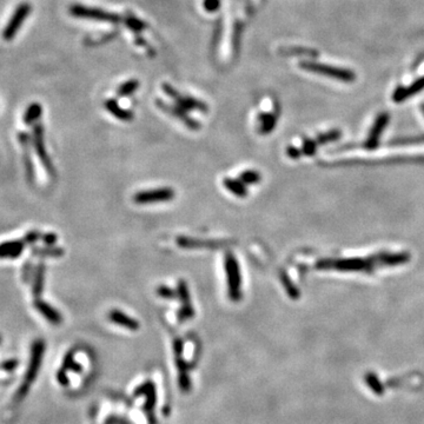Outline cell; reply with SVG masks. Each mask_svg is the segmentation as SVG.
<instances>
[{
    "label": "cell",
    "instance_id": "5b68a950",
    "mask_svg": "<svg viewBox=\"0 0 424 424\" xmlns=\"http://www.w3.org/2000/svg\"><path fill=\"white\" fill-rule=\"evenodd\" d=\"M300 69L306 70L310 72H316V73L324 74L326 77L335 78V79L342 80V82H353L355 80V73L350 70L347 69H339L335 68V66H329L325 64L314 63V61H303L300 64Z\"/></svg>",
    "mask_w": 424,
    "mask_h": 424
},
{
    "label": "cell",
    "instance_id": "8fae6325",
    "mask_svg": "<svg viewBox=\"0 0 424 424\" xmlns=\"http://www.w3.org/2000/svg\"><path fill=\"white\" fill-rule=\"evenodd\" d=\"M177 245L183 249H222L227 247L228 243L224 241H205V239L191 238V237H178L176 239Z\"/></svg>",
    "mask_w": 424,
    "mask_h": 424
},
{
    "label": "cell",
    "instance_id": "83f0119b",
    "mask_svg": "<svg viewBox=\"0 0 424 424\" xmlns=\"http://www.w3.org/2000/svg\"><path fill=\"white\" fill-rule=\"evenodd\" d=\"M238 179L244 183L245 185H253V184H258L261 182L262 176L258 171H255V170H247V171L242 172L239 175Z\"/></svg>",
    "mask_w": 424,
    "mask_h": 424
},
{
    "label": "cell",
    "instance_id": "e575fe53",
    "mask_svg": "<svg viewBox=\"0 0 424 424\" xmlns=\"http://www.w3.org/2000/svg\"><path fill=\"white\" fill-rule=\"evenodd\" d=\"M157 295L165 300H175L177 297V291L166 285H160L157 288Z\"/></svg>",
    "mask_w": 424,
    "mask_h": 424
},
{
    "label": "cell",
    "instance_id": "9c48e42d",
    "mask_svg": "<svg viewBox=\"0 0 424 424\" xmlns=\"http://www.w3.org/2000/svg\"><path fill=\"white\" fill-rule=\"evenodd\" d=\"M156 104H157L158 107L161 108L164 112L171 114V116L175 117L176 119H178V121L182 122L186 127H189L190 130H199L200 129L199 123H198L197 121H194L192 117H190L189 113H186L185 110L180 107V106H178L177 104H167V103L163 102V100H159V99L156 100Z\"/></svg>",
    "mask_w": 424,
    "mask_h": 424
},
{
    "label": "cell",
    "instance_id": "f1b7e54d",
    "mask_svg": "<svg viewBox=\"0 0 424 424\" xmlns=\"http://www.w3.org/2000/svg\"><path fill=\"white\" fill-rule=\"evenodd\" d=\"M125 25H126L127 27L131 31H133V32H141V31L146 29V24L144 23L143 20H141V19H138L137 17H135L133 15H127L124 18Z\"/></svg>",
    "mask_w": 424,
    "mask_h": 424
},
{
    "label": "cell",
    "instance_id": "3957f363",
    "mask_svg": "<svg viewBox=\"0 0 424 424\" xmlns=\"http://www.w3.org/2000/svg\"><path fill=\"white\" fill-rule=\"evenodd\" d=\"M225 271L228 277V294L232 302H238L242 297V277L238 262L232 252L225 255Z\"/></svg>",
    "mask_w": 424,
    "mask_h": 424
},
{
    "label": "cell",
    "instance_id": "ffe728a7",
    "mask_svg": "<svg viewBox=\"0 0 424 424\" xmlns=\"http://www.w3.org/2000/svg\"><path fill=\"white\" fill-rule=\"evenodd\" d=\"M223 185L224 188L233 194L235 196L239 198H244L247 196V189L244 183L239 179H233V178H224L223 180Z\"/></svg>",
    "mask_w": 424,
    "mask_h": 424
},
{
    "label": "cell",
    "instance_id": "4fadbf2b",
    "mask_svg": "<svg viewBox=\"0 0 424 424\" xmlns=\"http://www.w3.org/2000/svg\"><path fill=\"white\" fill-rule=\"evenodd\" d=\"M369 261L373 265L377 263L387 266H396L406 263L410 261L409 252H400V253H377L375 256L369 257Z\"/></svg>",
    "mask_w": 424,
    "mask_h": 424
},
{
    "label": "cell",
    "instance_id": "ab89813d",
    "mask_svg": "<svg viewBox=\"0 0 424 424\" xmlns=\"http://www.w3.org/2000/svg\"><path fill=\"white\" fill-rule=\"evenodd\" d=\"M41 239H43V242L45 243L47 247H52V245L57 243L58 236L54 235V233H45V235L41 236Z\"/></svg>",
    "mask_w": 424,
    "mask_h": 424
},
{
    "label": "cell",
    "instance_id": "484cf974",
    "mask_svg": "<svg viewBox=\"0 0 424 424\" xmlns=\"http://www.w3.org/2000/svg\"><path fill=\"white\" fill-rule=\"evenodd\" d=\"M281 280H282V283H283L284 289H285L286 294L289 295V297L292 298V300H297V298L300 297V290H298L297 286L292 283L289 276L286 275L285 272H281Z\"/></svg>",
    "mask_w": 424,
    "mask_h": 424
},
{
    "label": "cell",
    "instance_id": "f35d334b",
    "mask_svg": "<svg viewBox=\"0 0 424 424\" xmlns=\"http://www.w3.org/2000/svg\"><path fill=\"white\" fill-rule=\"evenodd\" d=\"M286 155H288L291 159H298L302 157L303 152H302V149H298V147H295V146H289L288 149H286Z\"/></svg>",
    "mask_w": 424,
    "mask_h": 424
},
{
    "label": "cell",
    "instance_id": "d6986e66",
    "mask_svg": "<svg viewBox=\"0 0 424 424\" xmlns=\"http://www.w3.org/2000/svg\"><path fill=\"white\" fill-rule=\"evenodd\" d=\"M259 121V133L261 135H269L277 124V114L276 113H261L258 118Z\"/></svg>",
    "mask_w": 424,
    "mask_h": 424
},
{
    "label": "cell",
    "instance_id": "277c9868",
    "mask_svg": "<svg viewBox=\"0 0 424 424\" xmlns=\"http://www.w3.org/2000/svg\"><path fill=\"white\" fill-rule=\"evenodd\" d=\"M70 13L73 17L78 18L90 19V20L103 21V23H110V24H118L122 20L121 16L117 13L107 12V11L100 10V8H93L88 6H84L80 4H74L70 7Z\"/></svg>",
    "mask_w": 424,
    "mask_h": 424
},
{
    "label": "cell",
    "instance_id": "f546056e",
    "mask_svg": "<svg viewBox=\"0 0 424 424\" xmlns=\"http://www.w3.org/2000/svg\"><path fill=\"white\" fill-rule=\"evenodd\" d=\"M177 297L179 298V300L183 304H191V298H190V291L189 286L186 284L185 281L180 280L177 284Z\"/></svg>",
    "mask_w": 424,
    "mask_h": 424
},
{
    "label": "cell",
    "instance_id": "5bb4252c",
    "mask_svg": "<svg viewBox=\"0 0 424 424\" xmlns=\"http://www.w3.org/2000/svg\"><path fill=\"white\" fill-rule=\"evenodd\" d=\"M423 88H424V77H421L420 79H417L416 82L412 83L411 85L408 86V88L400 86V88H396L394 94H392V99H394V102L401 103L403 102V100L408 99L410 97L417 94L418 92L422 91Z\"/></svg>",
    "mask_w": 424,
    "mask_h": 424
},
{
    "label": "cell",
    "instance_id": "4316f807",
    "mask_svg": "<svg viewBox=\"0 0 424 424\" xmlns=\"http://www.w3.org/2000/svg\"><path fill=\"white\" fill-rule=\"evenodd\" d=\"M138 88H139L138 80L136 79L127 80V82H125L124 84H122V85L119 86L118 90H117V94H118L119 97L131 96V94H133L137 90H138Z\"/></svg>",
    "mask_w": 424,
    "mask_h": 424
},
{
    "label": "cell",
    "instance_id": "44dd1931",
    "mask_svg": "<svg viewBox=\"0 0 424 424\" xmlns=\"http://www.w3.org/2000/svg\"><path fill=\"white\" fill-rule=\"evenodd\" d=\"M19 141H20L21 145L24 147V159H25V167H26V174L27 178L31 183L35 179V172H33V165L32 161H31L30 157V150H29V136L26 133H20L19 135Z\"/></svg>",
    "mask_w": 424,
    "mask_h": 424
},
{
    "label": "cell",
    "instance_id": "74e56055",
    "mask_svg": "<svg viewBox=\"0 0 424 424\" xmlns=\"http://www.w3.org/2000/svg\"><path fill=\"white\" fill-rule=\"evenodd\" d=\"M220 6V0H204V8L208 12H216Z\"/></svg>",
    "mask_w": 424,
    "mask_h": 424
},
{
    "label": "cell",
    "instance_id": "7a4b0ae2",
    "mask_svg": "<svg viewBox=\"0 0 424 424\" xmlns=\"http://www.w3.org/2000/svg\"><path fill=\"white\" fill-rule=\"evenodd\" d=\"M373 265L369 259L343 258V259H323L317 262V269H336L339 271H368L371 272Z\"/></svg>",
    "mask_w": 424,
    "mask_h": 424
},
{
    "label": "cell",
    "instance_id": "7402d4cb",
    "mask_svg": "<svg viewBox=\"0 0 424 424\" xmlns=\"http://www.w3.org/2000/svg\"><path fill=\"white\" fill-rule=\"evenodd\" d=\"M44 280H45V265L39 263L35 272V282H33V296L35 300H39L44 289Z\"/></svg>",
    "mask_w": 424,
    "mask_h": 424
},
{
    "label": "cell",
    "instance_id": "b9f144b4",
    "mask_svg": "<svg viewBox=\"0 0 424 424\" xmlns=\"http://www.w3.org/2000/svg\"><path fill=\"white\" fill-rule=\"evenodd\" d=\"M284 53V54H295V53H306V54H314L316 55L317 53L315 51H311V50H303L300 49V47H298V49H288V50H283L282 51Z\"/></svg>",
    "mask_w": 424,
    "mask_h": 424
},
{
    "label": "cell",
    "instance_id": "7c38bea8",
    "mask_svg": "<svg viewBox=\"0 0 424 424\" xmlns=\"http://www.w3.org/2000/svg\"><path fill=\"white\" fill-rule=\"evenodd\" d=\"M388 123H389V114L387 112L381 113L377 118H376L372 127H371L369 137H368V139L365 141V144H364V146L367 147L368 150H375L376 147L378 146L379 138H381L382 133H383V130L387 127Z\"/></svg>",
    "mask_w": 424,
    "mask_h": 424
},
{
    "label": "cell",
    "instance_id": "8d00e7d4",
    "mask_svg": "<svg viewBox=\"0 0 424 424\" xmlns=\"http://www.w3.org/2000/svg\"><path fill=\"white\" fill-rule=\"evenodd\" d=\"M19 362L17 361V359H7V361H5L4 363L0 365V369L7 371V372H11V371L16 370L17 367H18Z\"/></svg>",
    "mask_w": 424,
    "mask_h": 424
},
{
    "label": "cell",
    "instance_id": "2e32d148",
    "mask_svg": "<svg viewBox=\"0 0 424 424\" xmlns=\"http://www.w3.org/2000/svg\"><path fill=\"white\" fill-rule=\"evenodd\" d=\"M35 309L40 312V315H43V316L45 317L51 324L53 325L61 324V322H63V317H61L59 312L55 310L54 308H52L50 304H47L46 302H43V300H35Z\"/></svg>",
    "mask_w": 424,
    "mask_h": 424
},
{
    "label": "cell",
    "instance_id": "ac0fdd59",
    "mask_svg": "<svg viewBox=\"0 0 424 424\" xmlns=\"http://www.w3.org/2000/svg\"><path fill=\"white\" fill-rule=\"evenodd\" d=\"M105 108L108 111L113 117H116L119 121L124 122H130L133 119V113L129 110H125L119 106L117 100L114 99H108L105 102Z\"/></svg>",
    "mask_w": 424,
    "mask_h": 424
},
{
    "label": "cell",
    "instance_id": "7bdbcfd3",
    "mask_svg": "<svg viewBox=\"0 0 424 424\" xmlns=\"http://www.w3.org/2000/svg\"><path fill=\"white\" fill-rule=\"evenodd\" d=\"M421 108H422V111H423V114H424V104L421 106Z\"/></svg>",
    "mask_w": 424,
    "mask_h": 424
},
{
    "label": "cell",
    "instance_id": "6da1fadb",
    "mask_svg": "<svg viewBox=\"0 0 424 424\" xmlns=\"http://www.w3.org/2000/svg\"><path fill=\"white\" fill-rule=\"evenodd\" d=\"M44 353H45V342H44L43 339H37V341H35V343L32 344V348H31L30 363L27 365V370L26 372H25L24 381L16 392V396H15L16 402H21L25 397H26V395L29 394L30 388L32 386L33 382L35 381V377H37L39 369H40Z\"/></svg>",
    "mask_w": 424,
    "mask_h": 424
},
{
    "label": "cell",
    "instance_id": "4dcf8cb0",
    "mask_svg": "<svg viewBox=\"0 0 424 424\" xmlns=\"http://www.w3.org/2000/svg\"><path fill=\"white\" fill-rule=\"evenodd\" d=\"M342 137L341 131L338 130H333V131H329V132L322 133V135H318L316 138L317 144L319 145H324L328 143H331V141H337V139H339Z\"/></svg>",
    "mask_w": 424,
    "mask_h": 424
},
{
    "label": "cell",
    "instance_id": "836d02e7",
    "mask_svg": "<svg viewBox=\"0 0 424 424\" xmlns=\"http://www.w3.org/2000/svg\"><path fill=\"white\" fill-rule=\"evenodd\" d=\"M317 141H312V139L305 138L303 141L302 152L304 156H314L317 151Z\"/></svg>",
    "mask_w": 424,
    "mask_h": 424
},
{
    "label": "cell",
    "instance_id": "603a6c76",
    "mask_svg": "<svg viewBox=\"0 0 424 424\" xmlns=\"http://www.w3.org/2000/svg\"><path fill=\"white\" fill-rule=\"evenodd\" d=\"M41 112H43V108L39 103H32L29 107L26 108V112L24 114V122L26 125H31L33 123L39 121V118L41 117Z\"/></svg>",
    "mask_w": 424,
    "mask_h": 424
},
{
    "label": "cell",
    "instance_id": "8992f818",
    "mask_svg": "<svg viewBox=\"0 0 424 424\" xmlns=\"http://www.w3.org/2000/svg\"><path fill=\"white\" fill-rule=\"evenodd\" d=\"M31 11H32V6H31V4H29V2H21V4H19L18 6L16 7L15 12H13V15L11 16L10 20H8V23L6 24V26H5L4 31H2V38H4L5 40L10 41L15 38L17 32L20 30V27L23 26L24 21L26 20L27 17L30 16Z\"/></svg>",
    "mask_w": 424,
    "mask_h": 424
},
{
    "label": "cell",
    "instance_id": "9a60e30c",
    "mask_svg": "<svg viewBox=\"0 0 424 424\" xmlns=\"http://www.w3.org/2000/svg\"><path fill=\"white\" fill-rule=\"evenodd\" d=\"M108 319L117 325L124 326V328L129 329V330L136 331L139 329L138 320L135 318L130 317L129 315L124 314L121 310H111L108 312Z\"/></svg>",
    "mask_w": 424,
    "mask_h": 424
},
{
    "label": "cell",
    "instance_id": "60d3db41",
    "mask_svg": "<svg viewBox=\"0 0 424 424\" xmlns=\"http://www.w3.org/2000/svg\"><path fill=\"white\" fill-rule=\"evenodd\" d=\"M39 238H40V233H39L38 231H31V232H29L26 236H25L24 242L25 244H33V243L37 242Z\"/></svg>",
    "mask_w": 424,
    "mask_h": 424
},
{
    "label": "cell",
    "instance_id": "30bf717a",
    "mask_svg": "<svg viewBox=\"0 0 424 424\" xmlns=\"http://www.w3.org/2000/svg\"><path fill=\"white\" fill-rule=\"evenodd\" d=\"M33 145H35V152H37L38 157L40 158L41 163L45 166L46 171L50 175H54V170H53V165L51 158H50L49 153H47L45 149V143H44V129L40 124H35L33 127Z\"/></svg>",
    "mask_w": 424,
    "mask_h": 424
},
{
    "label": "cell",
    "instance_id": "cb8c5ba5",
    "mask_svg": "<svg viewBox=\"0 0 424 424\" xmlns=\"http://www.w3.org/2000/svg\"><path fill=\"white\" fill-rule=\"evenodd\" d=\"M32 253L35 256H40V257H63L64 250L58 247H33Z\"/></svg>",
    "mask_w": 424,
    "mask_h": 424
},
{
    "label": "cell",
    "instance_id": "e0dca14e",
    "mask_svg": "<svg viewBox=\"0 0 424 424\" xmlns=\"http://www.w3.org/2000/svg\"><path fill=\"white\" fill-rule=\"evenodd\" d=\"M24 241H11L0 244V258H17L23 252Z\"/></svg>",
    "mask_w": 424,
    "mask_h": 424
},
{
    "label": "cell",
    "instance_id": "52a82bcc",
    "mask_svg": "<svg viewBox=\"0 0 424 424\" xmlns=\"http://www.w3.org/2000/svg\"><path fill=\"white\" fill-rule=\"evenodd\" d=\"M163 90L170 98L174 100L175 104L180 106V107L184 108V110H189V111L198 110V111H202V112H206V111L209 110L208 105H206L204 102L194 98V97L182 96V93H179V92L176 90L174 86L170 85V84H164Z\"/></svg>",
    "mask_w": 424,
    "mask_h": 424
},
{
    "label": "cell",
    "instance_id": "1f68e13d",
    "mask_svg": "<svg viewBox=\"0 0 424 424\" xmlns=\"http://www.w3.org/2000/svg\"><path fill=\"white\" fill-rule=\"evenodd\" d=\"M424 135L416 137H406V138H400L396 141H391L389 145H414V144H423Z\"/></svg>",
    "mask_w": 424,
    "mask_h": 424
},
{
    "label": "cell",
    "instance_id": "d4e9b609",
    "mask_svg": "<svg viewBox=\"0 0 424 424\" xmlns=\"http://www.w3.org/2000/svg\"><path fill=\"white\" fill-rule=\"evenodd\" d=\"M365 382L369 386V388L372 390V392H375L376 395H382L384 392V387L382 384V382L379 381L378 376H376L373 372H368L365 373Z\"/></svg>",
    "mask_w": 424,
    "mask_h": 424
},
{
    "label": "cell",
    "instance_id": "d590c367",
    "mask_svg": "<svg viewBox=\"0 0 424 424\" xmlns=\"http://www.w3.org/2000/svg\"><path fill=\"white\" fill-rule=\"evenodd\" d=\"M243 32V25L241 23L235 24V33H233V49L238 50L239 43H241V37Z\"/></svg>",
    "mask_w": 424,
    "mask_h": 424
},
{
    "label": "cell",
    "instance_id": "d6a6232c",
    "mask_svg": "<svg viewBox=\"0 0 424 424\" xmlns=\"http://www.w3.org/2000/svg\"><path fill=\"white\" fill-rule=\"evenodd\" d=\"M194 316V308H192L191 304H183L182 308H180L179 311H178V319H179L180 322L188 320Z\"/></svg>",
    "mask_w": 424,
    "mask_h": 424
},
{
    "label": "cell",
    "instance_id": "ba28073f",
    "mask_svg": "<svg viewBox=\"0 0 424 424\" xmlns=\"http://www.w3.org/2000/svg\"><path fill=\"white\" fill-rule=\"evenodd\" d=\"M175 198V191L171 188H161L141 191L135 194L133 200L137 204H152V203L170 202Z\"/></svg>",
    "mask_w": 424,
    "mask_h": 424
}]
</instances>
